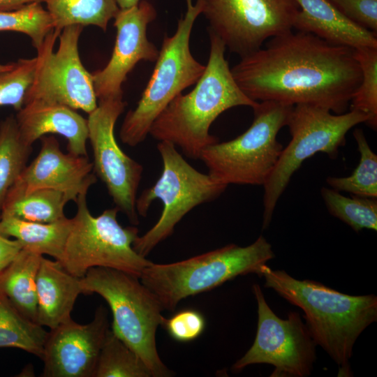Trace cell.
Wrapping results in <instances>:
<instances>
[{
	"label": "cell",
	"instance_id": "cell-2",
	"mask_svg": "<svg viewBox=\"0 0 377 377\" xmlns=\"http://www.w3.org/2000/svg\"><path fill=\"white\" fill-rule=\"evenodd\" d=\"M264 286L304 312L311 336L339 367V374L350 376L349 360L361 333L377 320V297L350 295L311 280H299L283 270L265 265Z\"/></svg>",
	"mask_w": 377,
	"mask_h": 377
},
{
	"label": "cell",
	"instance_id": "cell-25",
	"mask_svg": "<svg viewBox=\"0 0 377 377\" xmlns=\"http://www.w3.org/2000/svg\"><path fill=\"white\" fill-rule=\"evenodd\" d=\"M47 334L0 293V348H19L41 358Z\"/></svg>",
	"mask_w": 377,
	"mask_h": 377
},
{
	"label": "cell",
	"instance_id": "cell-7",
	"mask_svg": "<svg viewBox=\"0 0 377 377\" xmlns=\"http://www.w3.org/2000/svg\"><path fill=\"white\" fill-rule=\"evenodd\" d=\"M293 107L274 101L258 102L253 108V121L246 131L201 152L199 159L208 168V174L226 185L263 186L283 150L276 136L286 126Z\"/></svg>",
	"mask_w": 377,
	"mask_h": 377
},
{
	"label": "cell",
	"instance_id": "cell-8",
	"mask_svg": "<svg viewBox=\"0 0 377 377\" xmlns=\"http://www.w3.org/2000/svg\"><path fill=\"white\" fill-rule=\"evenodd\" d=\"M157 149L163 161L161 175L151 187L142 192L135 204L138 216L143 217L154 200H160L163 205L158 221L143 235H138L133 244V249L145 258L172 234L175 226L187 213L216 199L228 186L192 167L174 144L160 141Z\"/></svg>",
	"mask_w": 377,
	"mask_h": 377
},
{
	"label": "cell",
	"instance_id": "cell-22",
	"mask_svg": "<svg viewBox=\"0 0 377 377\" xmlns=\"http://www.w3.org/2000/svg\"><path fill=\"white\" fill-rule=\"evenodd\" d=\"M43 256L22 249L0 273V293L36 323V276Z\"/></svg>",
	"mask_w": 377,
	"mask_h": 377
},
{
	"label": "cell",
	"instance_id": "cell-27",
	"mask_svg": "<svg viewBox=\"0 0 377 377\" xmlns=\"http://www.w3.org/2000/svg\"><path fill=\"white\" fill-rule=\"evenodd\" d=\"M94 377H151V374L138 355L110 329Z\"/></svg>",
	"mask_w": 377,
	"mask_h": 377
},
{
	"label": "cell",
	"instance_id": "cell-19",
	"mask_svg": "<svg viewBox=\"0 0 377 377\" xmlns=\"http://www.w3.org/2000/svg\"><path fill=\"white\" fill-rule=\"evenodd\" d=\"M300 7L293 23L297 31L313 34L330 43L350 47H377L376 33L350 21L327 0H295Z\"/></svg>",
	"mask_w": 377,
	"mask_h": 377
},
{
	"label": "cell",
	"instance_id": "cell-33",
	"mask_svg": "<svg viewBox=\"0 0 377 377\" xmlns=\"http://www.w3.org/2000/svg\"><path fill=\"white\" fill-rule=\"evenodd\" d=\"M161 325L175 341L188 342L201 335L206 323L200 312L194 309H184L168 318L163 316Z\"/></svg>",
	"mask_w": 377,
	"mask_h": 377
},
{
	"label": "cell",
	"instance_id": "cell-36",
	"mask_svg": "<svg viewBox=\"0 0 377 377\" xmlns=\"http://www.w3.org/2000/svg\"><path fill=\"white\" fill-rule=\"evenodd\" d=\"M45 1V0H0V11L14 10L31 3Z\"/></svg>",
	"mask_w": 377,
	"mask_h": 377
},
{
	"label": "cell",
	"instance_id": "cell-39",
	"mask_svg": "<svg viewBox=\"0 0 377 377\" xmlns=\"http://www.w3.org/2000/svg\"><path fill=\"white\" fill-rule=\"evenodd\" d=\"M1 271H0V273H1Z\"/></svg>",
	"mask_w": 377,
	"mask_h": 377
},
{
	"label": "cell",
	"instance_id": "cell-38",
	"mask_svg": "<svg viewBox=\"0 0 377 377\" xmlns=\"http://www.w3.org/2000/svg\"><path fill=\"white\" fill-rule=\"evenodd\" d=\"M14 65H15V63H10V64H0V73L10 70L14 66Z\"/></svg>",
	"mask_w": 377,
	"mask_h": 377
},
{
	"label": "cell",
	"instance_id": "cell-16",
	"mask_svg": "<svg viewBox=\"0 0 377 377\" xmlns=\"http://www.w3.org/2000/svg\"><path fill=\"white\" fill-rule=\"evenodd\" d=\"M110 330L107 309L100 306L94 319L80 324L71 319L48 332L41 360L43 377H94Z\"/></svg>",
	"mask_w": 377,
	"mask_h": 377
},
{
	"label": "cell",
	"instance_id": "cell-20",
	"mask_svg": "<svg viewBox=\"0 0 377 377\" xmlns=\"http://www.w3.org/2000/svg\"><path fill=\"white\" fill-rule=\"evenodd\" d=\"M80 278L69 273L57 260L41 258L36 276V323L52 330L71 319Z\"/></svg>",
	"mask_w": 377,
	"mask_h": 377
},
{
	"label": "cell",
	"instance_id": "cell-9",
	"mask_svg": "<svg viewBox=\"0 0 377 377\" xmlns=\"http://www.w3.org/2000/svg\"><path fill=\"white\" fill-rule=\"evenodd\" d=\"M367 120V115L353 110L333 114L316 105H293L286 124L291 140L263 185V229L269 227L277 201L304 161L318 152L334 158L348 131Z\"/></svg>",
	"mask_w": 377,
	"mask_h": 377
},
{
	"label": "cell",
	"instance_id": "cell-4",
	"mask_svg": "<svg viewBox=\"0 0 377 377\" xmlns=\"http://www.w3.org/2000/svg\"><path fill=\"white\" fill-rule=\"evenodd\" d=\"M275 257L272 245L260 235L251 244H235L167 264L152 263L140 277L164 310L173 311L183 299L209 291L248 274L261 277L263 267Z\"/></svg>",
	"mask_w": 377,
	"mask_h": 377
},
{
	"label": "cell",
	"instance_id": "cell-35",
	"mask_svg": "<svg viewBox=\"0 0 377 377\" xmlns=\"http://www.w3.org/2000/svg\"><path fill=\"white\" fill-rule=\"evenodd\" d=\"M22 249L16 239H10L0 232V271L6 267Z\"/></svg>",
	"mask_w": 377,
	"mask_h": 377
},
{
	"label": "cell",
	"instance_id": "cell-18",
	"mask_svg": "<svg viewBox=\"0 0 377 377\" xmlns=\"http://www.w3.org/2000/svg\"><path fill=\"white\" fill-rule=\"evenodd\" d=\"M15 119L25 145L32 147L47 134H58L67 140L68 152L87 156V119L75 110L58 103L33 101L17 111Z\"/></svg>",
	"mask_w": 377,
	"mask_h": 377
},
{
	"label": "cell",
	"instance_id": "cell-28",
	"mask_svg": "<svg viewBox=\"0 0 377 377\" xmlns=\"http://www.w3.org/2000/svg\"><path fill=\"white\" fill-rule=\"evenodd\" d=\"M353 136L360 154L356 168L348 177H328L326 179L331 188L339 192L346 191L351 195L377 198V155L372 151L363 131L356 128Z\"/></svg>",
	"mask_w": 377,
	"mask_h": 377
},
{
	"label": "cell",
	"instance_id": "cell-31",
	"mask_svg": "<svg viewBox=\"0 0 377 377\" xmlns=\"http://www.w3.org/2000/svg\"><path fill=\"white\" fill-rule=\"evenodd\" d=\"M52 29L51 17L40 3H31L14 10L0 11V31H17L27 35L37 50Z\"/></svg>",
	"mask_w": 377,
	"mask_h": 377
},
{
	"label": "cell",
	"instance_id": "cell-3",
	"mask_svg": "<svg viewBox=\"0 0 377 377\" xmlns=\"http://www.w3.org/2000/svg\"><path fill=\"white\" fill-rule=\"evenodd\" d=\"M208 34L210 48L204 73L190 92L170 101L149 132L154 139L170 142L195 159L205 148L219 142L209 133V128L221 113L237 106L253 109L258 104L235 82L225 57L224 43L212 32Z\"/></svg>",
	"mask_w": 377,
	"mask_h": 377
},
{
	"label": "cell",
	"instance_id": "cell-29",
	"mask_svg": "<svg viewBox=\"0 0 377 377\" xmlns=\"http://www.w3.org/2000/svg\"><path fill=\"white\" fill-rule=\"evenodd\" d=\"M320 193L328 212L355 232L363 229L377 230L376 198L353 195L346 197L326 187L321 188Z\"/></svg>",
	"mask_w": 377,
	"mask_h": 377
},
{
	"label": "cell",
	"instance_id": "cell-34",
	"mask_svg": "<svg viewBox=\"0 0 377 377\" xmlns=\"http://www.w3.org/2000/svg\"><path fill=\"white\" fill-rule=\"evenodd\" d=\"M350 21L377 32V0H327Z\"/></svg>",
	"mask_w": 377,
	"mask_h": 377
},
{
	"label": "cell",
	"instance_id": "cell-13",
	"mask_svg": "<svg viewBox=\"0 0 377 377\" xmlns=\"http://www.w3.org/2000/svg\"><path fill=\"white\" fill-rule=\"evenodd\" d=\"M252 290L258 304V327L255 340L247 352L232 366L238 372L254 364L274 367L270 376L306 377L316 360V343L297 312L287 319L278 317L267 304L258 284Z\"/></svg>",
	"mask_w": 377,
	"mask_h": 377
},
{
	"label": "cell",
	"instance_id": "cell-1",
	"mask_svg": "<svg viewBox=\"0 0 377 377\" xmlns=\"http://www.w3.org/2000/svg\"><path fill=\"white\" fill-rule=\"evenodd\" d=\"M231 69L251 100L312 104L346 112L362 80L355 49L293 30L269 38Z\"/></svg>",
	"mask_w": 377,
	"mask_h": 377
},
{
	"label": "cell",
	"instance_id": "cell-14",
	"mask_svg": "<svg viewBox=\"0 0 377 377\" xmlns=\"http://www.w3.org/2000/svg\"><path fill=\"white\" fill-rule=\"evenodd\" d=\"M126 105L123 98L98 101L97 107L88 114V140L95 174L105 184L119 210L133 225H138L135 204L143 166L123 151L114 136L115 124Z\"/></svg>",
	"mask_w": 377,
	"mask_h": 377
},
{
	"label": "cell",
	"instance_id": "cell-6",
	"mask_svg": "<svg viewBox=\"0 0 377 377\" xmlns=\"http://www.w3.org/2000/svg\"><path fill=\"white\" fill-rule=\"evenodd\" d=\"M186 10L175 34L165 35L151 75L136 107L126 114L119 131L121 142L135 147L149 135L154 121L177 95L195 84L206 65L198 61L190 49L194 23L202 14L201 0H185Z\"/></svg>",
	"mask_w": 377,
	"mask_h": 377
},
{
	"label": "cell",
	"instance_id": "cell-37",
	"mask_svg": "<svg viewBox=\"0 0 377 377\" xmlns=\"http://www.w3.org/2000/svg\"><path fill=\"white\" fill-rule=\"evenodd\" d=\"M119 9H126L136 6L141 0H115Z\"/></svg>",
	"mask_w": 377,
	"mask_h": 377
},
{
	"label": "cell",
	"instance_id": "cell-21",
	"mask_svg": "<svg viewBox=\"0 0 377 377\" xmlns=\"http://www.w3.org/2000/svg\"><path fill=\"white\" fill-rule=\"evenodd\" d=\"M72 226L67 217L52 223L27 221L11 216L0 217V232L13 237L22 249L59 260Z\"/></svg>",
	"mask_w": 377,
	"mask_h": 377
},
{
	"label": "cell",
	"instance_id": "cell-32",
	"mask_svg": "<svg viewBox=\"0 0 377 377\" xmlns=\"http://www.w3.org/2000/svg\"><path fill=\"white\" fill-rule=\"evenodd\" d=\"M37 58L20 59L10 70L0 73V107L12 106L19 111L24 104L36 68Z\"/></svg>",
	"mask_w": 377,
	"mask_h": 377
},
{
	"label": "cell",
	"instance_id": "cell-15",
	"mask_svg": "<svg viewBox=\"0 0 377 377\" xmlns=\"http://www.w3.org/2000/svg\"><path fill=\"white\" fill-rule=\"evenodd\" d=\"M156 15L155 7L147 0L119 9L114 18L117 36L110 59L91 74L98 101L123 98V83L135 66L140 61H156L159 50L148 39L147 29Z\"/></svg>",
	"mask_w": 377,
	"mask_h": 377
},
{
	"label": "cell",
	"instance_id": "cell-5",
	"mask_svg": "<svg viewBox=\"0 0 377 377\" xmlns=\"http://www.w3.org/2000/svg\"><path fill=\"white\" fill-rule=\"evenodd\" d=\"M84 294L97 293L112 313V331L142 360L151 377H168L156 334L164 310L157 297L137 277L108 267H93L80 278Z\"/></svg>",
	"mask_w": 377,
	"mask_h": 377
},
{
	"label": "cell",
	"instance_id": "cell-30",
	"mask_svg": "<svg viewBox=\"0 0 377 377\" xmlns=\"http://www.w3.org/2000/svg\"><path fill=\"white\" fill-rule=\"evenodd\" d=\"M362 71V80L350 103V110L367 116V124L377 127V47L355 49Z\"/></svg>",
	"mask_w": 377,
	"mask_h": 377
},
{
	"label": "cell",
	"instance_id": "cell-23",
	"mask_svg": "<svg viewBox=\"0 0 377 377\" xmlns=\"http://www.w3.org/2000/svg\"><path fill=\"white\" fill-rule=\"evenodd\" d=\"M71 200L67 194L57 190L38 188L24 191L12 186L6 196L0 217L52 223L66 217L64 208Z\"/></svg>",
	"mask_w": 377,
	"mask_h": 377
},
{
	"label": "cell",
	"instance_id": "cell-11",
	"mask_svg": "<svg viewBox=\"0 0 377 377\" xmlns=\"http://www.w3.org/2000/svg\"><path fill=\"white\" fill-rule=\"evenodd\" d=\"M82 29L71 25L47 34L37 50L35 74L24 104L33 101L58 103L87 114L97 107L92 75L84 67L78 52Z\"/></svg>",
	"mask_w": 377,
	"mask_h": 377
},
{
	"label": "cell",
	"instance_id": "cell-17",
	"mask_svg": "<svg viewBox=\"0 0 377 377\" xmlns=\"http://www.w3.org/2000/svg\"><path fill=\"white\" fill-rule=\"evenodd\" d=\"M37 156L25 167L13 185L22 191L38 188L57 190L75 202L96 182L93 162L87 156L64 153L52 135L43 136Z\"/></svg>",
	"mask_w": 377,
	"mask_h": 377
},
{
	"label": "cell",
	"instance_id": "cell-10",
	"mask_svg": "<svg viewBox=\"0 0 377 377\" xmlns=\"http://www.w3.org/2000/svg\"><path fill=\"white\" fill-rule=\"evenodd\" d=\"M87 193L75 200L77 212L64 251L59 262L71 274L82 278L93 267H108L140 277L153 262L133 248L138 236L135 226L123 227L117 221L119 209L104 210L93 216L87 206Z\"/></svg>",
	"mask_w": 377,
	"mask_h": 377
},
{
	"label": "cell",
	"instance_id": "cell-24",
	"mask_svg": "<svg viewBox=\"0 0 377 377\" xmlns=\"http://www.w3.org/2000/svg\"><path fill=\"white\" fill-rule=\"evenodd\" d=\"M54 29L71 25H94L105 31L119 10L115 0H45Z\"/></svg>",
	"mask_w": 377,
	"mask_h": 377
},
{
	"label": "cell",
	"instance_id": "cell-12",
	"mask_svg": "<svg viewBox=\"0 0 377 377\" xmlns=\"http://www.w3.org/2000/svg\"><path fill=\"white\" fill-rule=\"evenodd\" d=\"M208 31L240 57L268 38L293 29L300 10L295 0H201Z\"/></svg>",
	"mask_w": 377,
	"mask_h": 377
},
{
	"label": "cell",
	"instance_id": "cell-26",
	"mask_svg": "<svg viewBox=\"0 0 377 377\" xmlns=\"http://www.w3.org/2000/svg\"><path fill=\"white\" fill-rule=\"evenodd\" d=\"M32 147L20 138L15 117L0 123V214L6 196L25 167Z\"/></svg>",
	"mask_w": 377,
	"mask_h": 377
}]
</instances>
